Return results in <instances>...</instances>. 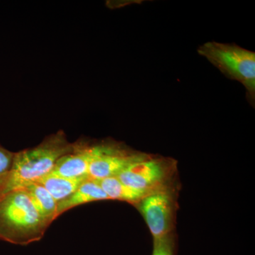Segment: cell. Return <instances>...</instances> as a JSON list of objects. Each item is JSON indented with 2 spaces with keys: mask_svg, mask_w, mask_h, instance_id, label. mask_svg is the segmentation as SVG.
<instances>
[{
  "mask_svg": "<svg viewBox=\"0 0 255 255\" xmlns=\"http://www.w3.org/2000/svg\"><path fill=\"white\" fill-rule=\"evenodd\" d=\"M75 147L76 142H69L65 132L59 130L36 147L14 152L11 168L0 176V196L36 182L50 173L57 161Z\"/></svg>",
  "mask_w": 255,
  "mask_h": 255,
  "instance_id": "6da1fadb",
  "label": "cell"
},
{
  "mask_svg": "<svg viewBox=\"0 0 255 255\" xmlns=\"http://www.w3.org/2000/svg\"><path fill=\"white\" fill-rule=\"evenodd\" d=\"M50 226L26 191L16 189L0 196V241L27 246L41 241Z\"/></svg>",
  "mask_w": 255,
  "mask_h": 255,
  "instance_id": "7a4b0ae2",
  "label": "cell"
},
{
  "mask_svg": "<svg viewBox=\"0 0 255 255\" xmlns=\"http://www.w3.org/2000/svg\"><path fill=\"white\" fill-rule=\"evenodd\" d=\"M198 53L228 78L243 84L247 99L253 107L255 102V53L236 44L207 42Z\"/></svg>",
  "mask_w": 255,
  "mask_h": 255,
  "instance_id": "3957f363",
  "label": "cell"
},
{
  "mask_svg": "<svg viewBox=\"0 0 255 255\" xmlns=\"http://www.w3.org/2000/svg\"><path fill=\"white\" fill-rule=\"evenodd\" d=\"M177 171V162L172 158L148 155L122 171L117 177L126 185L151 194L171 189Z\"/></svg>",
  "mask_w": 255,
  "mask_h": 255,
  "instance_id": "277c9868",
  "label": "cell"
},
{
  "mask_svg": "<svg viewBox=\"0 0 255 255\" xmlns=\"http://www.w3.org/2000/svg\"><path fill=\"white\" fill-rule=\"evenodd\" d=\"M92 153L89 177L95 180L117 177L130 164L148 155L113 141L92 145Z\"/></svg>",
  "mask_w": 255,
  "mask_h": 255,
  "instance_id": "5b68a950",
  "label": "cell"
},
{
  "mask_svg": "<svg viewBox=\"0 0 255 255\" xmlns=\"http://www.w3.org/2000/svg\"><path fill=\"white\" fill-rule=\"evenodd\" d=\"M174 196L172 189H164L147 194L135 204L153 240L171 234L175 211Z\"/></svg>",
  "mask_w": 255,
  "mask_h": 255,
  "instance_id": "8992f818",
  "label": "cell"
},
{
  "mask_svg": "<svg viewBox=\"0 0 255 255\" xmlns=\"http://www.w3.org/2000/svg\"><path fill=\"white\" fill-rule=\"evenodd\" d=\"M92 156V145L76 142L75 150L60 157L49 174L69 179L89 177Z\"/></svg>",
  "mask_w": 255,
  "mask_h": 255,
  "instance_id": "52a82bcc",
  "label": "cell"
},
{
  "mask_svg": "<svg viewBox=\"0 0 255 255\" xmlns=\"http://www.w3.org/2000/svg\"><path fill=\"white\" fill-rule=\"evenodd\" d=\"M102 200H110V198L97 180L90 177L87 178L72 195L58 203L57 211L58 217L76 206Z\"/></svg>",
  "mask_w": 255,
  "mask_h": 255,
  "instance_id": "ba28073f",
  "label": "cell"
},
{
  "mask_svg": "<svg viewBox=\"0 0 255 255\" xmlns=\"http://www.w3.org/2000/svg\"><path fill=\"white\" fill-rule=\"evenodd\" d=\"M21 189L26 191L38 214L48 224L58 218V203L43 186L34 182Z\"/></svg>",
  "mask_w": 255,
  "mask_h": 255,
  "instance_id": "9c48e42d",
  "label": "cell"
},
{
  "mask_svg": "<svg viewBox=\"0 0 255 255\" xmlns=\"http://www.w3.org/2000/svg\"><path fill=\"white\" fill-rule=\"evenodd\" d=\"M89 177L69 179L48 174L36 182L43 186L58 204L72 195Z\"/></svg>",
  "mask_w": 255,
  "mask_h": 255,
  "instance_id": "30bf717a",
  "label": "cell"
},
{
  "mask_svg": "<svg viewBox=\"0 0 255 255\" xmlns=\"http://www.w3.org/2000/svg\"><path fill=\"white\" fill-rule=\"evenodd\" d=\"M110 199L127 201L137 204L148 194L126 185L118 178L109 177L97 180Z\"/></svg>",
  "mask_w": 255,
  "mask_h": 255,
  "instance_id": "8fae6325",
  "label": "cell"
},
{
  "mask_svg": "<svg viewBox=\"0 0 255 255\" xmlns=\"http://www.w3.org/2000/svg\"><path fill=\"white\" fill-rule=\"evenodd\" d=\"M174 241L172 233L154 240L152 255H174Z\"/></svg>",
  "mask_w": 255,
  "mask_h": 255,
  "instance_id": "7c38bea8",
  "label": "cell"
},
{
  "mask_svg": "<svg viewBox=\"0 0 255 255\" xmlns=\"http://www.w3.org/2000/svg\"><path fill=\"white\" fill-rule=\"evenodd\" d=\"M14 152L0 145V176L7 172L11 168Z\"/></svg>",
  "mask_w": 255,
  "mask_h": 255,
  "instance_id": "4fadbf2b",
  "label": "cell"
}]
</instances>
